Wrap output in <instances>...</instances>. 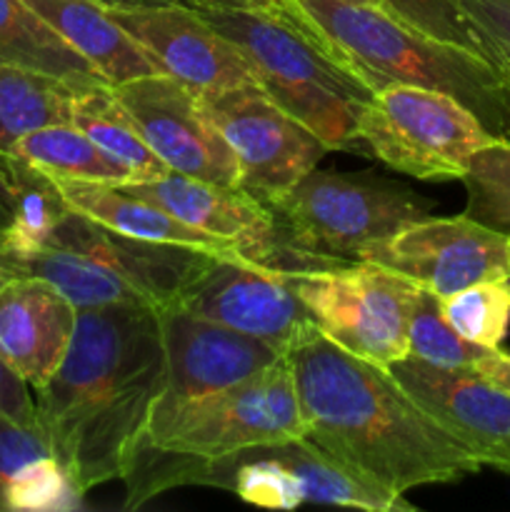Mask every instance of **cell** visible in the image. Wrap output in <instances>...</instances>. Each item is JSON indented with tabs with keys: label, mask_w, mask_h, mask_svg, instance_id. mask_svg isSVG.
Wrapping results in <instances>:
<instances>
[{
	"label": "cell",
	"mask_w": 510,
	"mask_h": 512,
	"mask_svg": "<svg viewBox=\"0 0 510 512\" xmlns=\"http://www.w3.org/2000/svg\"><path fill=\"white\" fill-rule=\"evenodd\" d=\"M165 385L160 308H80L53 378L35 390L38 425L80 493L123 480Z\"/></svg>",
	"instance_id": "cell-1"
},
{
	"label": "cell",
	"mask_w": 510,
	"mask_h": 512,
	"mask_svg": "<svg viewBox=\"0 0 510 512\" xmlns=\"http://www.w3.org/2000/svg\"><path fill=\"white\" fill-rule=\"evenodd\" d=\"M288 358L308 423L305 438L355 473L405 495L483 468L388 368L338 348L315 325L290 345Z\"/></svg>",
	"instance_id": "cell-2"
},
{
	"label": "cell",
	"mask_w": 510,
	"mask_h": 512,
	"mask_svg": "<svg viewBox=\"0 0 510 512\" xmlns=\"http://www.w3.org/2000/svg\"><path fill=\"white\" fill-rule=\"evenodd\" d=\"M315 43L370 93L385 85L440 90L510 140V85L483 55L413 28L375 3L295 0Z\"/></svg>",
	"instance_id": "cell-3"
},
{
	"label": "cell",
	"mask_w": 510,
	"mask_h": 512,
	"mask_svg": "<svg viewBox=\"0 0 510 512\" xmlns=\"http://www.w3.org/2000/svg\"><path fill=\"white\" fill-rule=\"evenodd\" d=\"M228 253L158 243L103 228L68 205L43 248L20 260L23 275L53 283L75 308L173 305L215 258Z\"/></svg>",
	"instance_id": "cell-4"
},
{
	"label": "cell",
	"mask_w": 510,
	"mask_h": 512,
	"mask_svg": "<svg viewBox=\"0 0 510 512\" xmlns=\"http://www.w3.org/2000/svg\"><path fill=\"white\" fill-rule=\"evenodd\" d=\"M195 10L238 45L253 65L258 88L325 148L343 150L355 143L360 113L373 93L293 20L263 10Z\"/></svg>",
	"instance_id": "cell-5"
},
{
	"label": "cell",
	"mask_w": 510,
	"mask_h": 512,
	"mask_svg": "<svg viewBox=\"0 0 510 512\" xmlns=\"http://www.w3.org/2000/svg\"><path fill=\"white\" fill-rule=\"evenodd\" d=\"M305 435L308 423L285 353L278 363L230 388L150 415L138 450L180 460H218Z\"/></svg>",
	"instance_id": "cell-6"
},
{
	"label": "cell",
	"mask_w": 510,
	"mask_h": 512,
	"mask_svg": "<svg viewBox=\"0 0 510 512\" xmlns=\"http://www.w3.org/2000/svg\"><path fill=\"white\" fill-rule=\"evenodd\" d=\"M270 210L293 248L358 260L368 245L430 218L433 203L393 180L313 168Z\"/></svg>",
	"instance_id": "cell-7"
},
{
	"label": "cell",
	"mask_w": 510,
	"mask_h": 512,
	"mask_svg": "<svg viewBox=\"0 0 510 512\" xmlns=\"http://www.w3.org/2000/svg\"><path fill=\"white\" fill-rule=\"evenodd\" d=\"M493 140L453 95L400 83L370 95L355 130L373 158L418 180H460L473 153Z\"/></svg>",
	"instance_id": "cell-8"
},
{
	"label": "cell",
	"mask_w": 510,
	"mask_h": 512,
	"mask_svg": "<svg viewBox=\"0 0 510 512\" xmlns=\"http://www.w3.org/2000/svg\"><path fill=\"white\" fill-rule=\"evenodd\" d=\"M288 275L315 328L338 348L383 368L408 355L410 310L418 298V283L368 260Z\"/></svg>",
	"instance_id": "cell-9"
},
{
	"label": "cell",
	"mask_w": 510,
	"mask_h": 512,
	"mask_svg": "<svg viewBox=\"0 0 510 512\" xmlns=\"http://www.w3.org/2000/svg\"><path fill=\"white\" fill-rule=\"evenodd\" d=\"M198 98L238 160L240 190L268 208L330 153L258 85L198 90Z\"/></svg>",
	"instance_id": "cell-10"
},
{
	"label": "cell",
	"mask_w": 510,
	"mask_h": 512,
	"mask_svg": "<svg viewBox=\"0 0 510 512\" xmlns=\"http://www.w3.org/2000/svg\"><path fill=\"white\" fill-rule=\"evenodd\" d=\"M148 148L173 173L240 190L238 160L200 105L198 90L168 73L113 85Z\"/></svg>",
	"instance_id": "cell-11"
},
{
	"label": "cell",
	"mask_w": 510,
	"mask_h": 512,
	"mask_svg": "<svg viewBox=\"0 0 510 512\" xmlns=\"http://www.w3.org/2000/svg\"><path fill=\"white\" fill-rule=\"evenodd\" d=\"M358 260L395 270L443 298L488 280H510V238L468 215H430L368 245Z\"/></svg>",
	"instance_id": "cell-12"
},
{
	"label": "cell",
	"mask_w": 510,
	"mask_h": 512,
	"mask_svg": "<svg viewBox=\"0 0 510 512\" xmlns=\"http://www.w3.org/2000/svg\"><path fill=\"white\" fill-rule=\"evenodd\" d=\"M173 305L265 340L285 353L315 325L285 270L255 263L240 253L215 258Z\"/></svg>",
	"instance_id": "cell-13"
},
{
	"label": "cell",
	"mask_w": 510,
	"mask_h": 512,
	"mask_svg": "<svg viewBox=\"0 0 510 512\" xmlns=\"http://www.w3.org/2000/svg\"><path fill=\"white\" fill-rule=\"evenodd\" d=\"M165 343V385L153 413H168L190 400L230 388L270 368L285 350L198 318L178 305L160 308Z\"/></svg>",
	"instance_id": "cell-14"
},
{
	"label": "cell",
	"mask_w": 510,
	"mask_h": 512,
	"mask_svg": "<svg viewBox=\"0 0 510 512\" xmlns=\"http://www.w3.org/2000/svg\"><path fill=\"white\" fill-rule=\"evenodd\" d=\"M388 370L480 465L510 473V393L475 370L438 368L413 355Z\"/></svg>",
	"instance_id": "cell-15"
},
{
	"label": "cell",
	"mask_w": 510,
	"mask_h": 512,
	"mask_svg": "<svg viewBox=\"0 0 510 512\" xmlns=\"http://www.w3.org/2000/svg\"><path fill=\"white\" fill-rule=\"evenodd\" d=\"M115 23L133 35L160 68L195 90L258 85L238 45L213 28L193 5H108Z\"/></svg>",
	"instance_id": "cell-16"
},
{
	"label": "cell",
	"mask_w": 510,
	"mask_h": 512,
	"mask_svg": "<svg viewBox=\"0 0 510 512\" xmlns=\"http://www.w3.org/2000/svg\"><path fill=\"white\" fill-rule=\"evenodd\" d=\"M78 308L35 275H18L0 290V358L33 390L43 388L63 363Z\"/></svg>",
	"instance_id": "cell-17"
},
{
	"label": "cell",
	"mask_w": 510,
	"mask_h": 512,
	"mask_svg": "<svg viewBox=\"0 0 510 512\" xmlns=\"http://www.w3.org/2000/svg\"><path fill=\"white\" fill-rule=\"evenodd\" d=\"M83 493L40 425L0 413V512L78 510Z\"/></svg>",
	"instance_id": "cell-18"
},
{
	"label": "cell",
	"mask_w": 510,
	"mask_h": 512,
	"mask_svg": "<svg viewBox=\"0 0 510 512\" xmlns=\"http://www.w3.org/2000/svg\"><path fill=\"white\" fill-rule=\"evenodd\" d=\"M110 85L165 73L158 60L125 33L103 0H23Z\"/></svg>",
	"instance_id": "cell-19"
},
{
	"label": "cell",
	"mask_w": 510,
	"mask_h": 512,
	"mask_svg": "<svg viewBox=\"0 0 510 512\" xmlns=\"http://www.w3.org/2000/svg\"><path fill=\"white\" fill-rule=\"evenodd\" d=\"M53 180L70 208L88 215L90 220L120 235H130V238L140 240H158V243L193 245V248L215 250V253H240L238 245L215 238V235L200 233V230L180 223L178 218L168 215L165 210L125 193L123 188L113 183H93V180L70 178Z\"/></svg>",
	"instance_id": "cell-20"
},
{
	"label": "cell",
	"mask_w": 510,
	"mask_h": 512,
	"mask_svg": "<svg viewBox=\"0 0 510 512\" xmlns=\"http://www.w3.org/2000/svg\"><path fill=\"white\" fill-rule=\"evenodd\" d=\"M0 63L53 75L75 88L105 83L98 70L23 0H0Z\"/></svg>",
	"instance_id": "cell-21"
},
{
	"label": "cell",
	"mask_w": 510,
	"mask_h": 512,
	"mask_svg": "<svg viewBox=\"0 0 510 512\" xmlns=\"http://www.w3.org/2000/svg\"><path fill=\"white\" fill-rule=\"evenodd\" d=\"M70 123L83 130L115 163L123 165L130 180H150L170 173L168 165L148 148L130 115L118 103L110 83L75 90Z\"/></svg>",
	"instance_id": "cell-22"
},
{
	"label": "cell",
	"mask_w": 510,
	"mask_h": 512,
	"mask_svg": "<svg viewBox=\"0 0 510 512\" xmlns=\"http://www.w3.org/2000/svg\"><path fill=\"white\" fill-rule=\"evenodd\" d=\"M75 85L53 75L0 63V153L30 130L55 123H70Z\"/></svg>",
	"instance_id": "cell-23"
},
{
	"label": "cell",
	"mask_w": 510,
	"mask_h": 512,
	"mask_svg": "<svg viewBox=\"0 0 510 512\" xmlns=\"http://www.w3.org/2000/svg\"><path fill=\"white\" fill-rule=\"evenodd\" d=\"M8 155L50 178L93 180V183H130L123 165L105 155L88 135L73 123H55L30 130L13 145Z\"/></svg>",
	"instance_id": "cell-24"
},
{
	"label": "cell",
	"mask_w": 510,
	"mask_h": 512,
	"mask_svg": "<svg viewBox=\"0 0 510 512\" xmlns=\"http://www.w3.org/2000/svg\"><path fill=\"white\" fill-rule=\"evenodd\" d=\"M8 160L15 183V213L8 228L0 230V235L5 245L18 255V260H23L43 248L50 230L68 213V203L50 175L30 168L13 155H8Z\"/></svg>",
	"instance_id": "cell-25"
},
{
	"label": "cell",
	"mask_w": 510,
	"mask_h": 512,
	"mask_svg": "<svg viewBox=\"0 0 510 512\" xmlns=\"http://www.w3.org/2000/svg\"><path fill=\"white\" fill-rule=\"evenodd\" d=\"M460 183L468 193L463 215L510 238V140L495 138L473 153Z\"/></svg>",
	"instance_id": "cell-26"
},
{
	"label": "cell",
	"mask_w": 510,
	"mask_h": 512,
	"mask_svg": "<svg viewBox=\"0 0 510 512\" xmlns=\"http://www.w3.org/2000/svg\"><path fill=\"white\" fill-rule=\"evenodd\" d=\"M455 333L483 348H500L510 330V280H488L440 298Z\"/></svg>",
	"instance_id": "cell-27"
},
{
	"label": "cell",
	"mask_w": 510,
	"mask_h": 512,
	"mask_svg": "<svg viewBox=\"0 0 510 512\" xmlns=\"http://www.w3.org/2000/svg\"><path fill=\"white\" fill-rule=\"evenodd\" d=\"M490 348L475 345L455 333L440 310V298L430 290L420 288L410 310L408 325V355L425 360L438 368H468L473 370Z\"/></svg>",
	"instance_id": "cell-28"
},
{
	"label": "cell",
	"mask_w": 510,
	"mask_h": 512,
	"mask_svg": "<svg viewBox=\"0 0 510 512\" xmlns=\"http://www.w3.org/2000/svg\"><path fill=\"white\" fill-rule=\"evenodd\" d=\"M373 3L433 38L468 48L485 58L478 33L460 10L458 0H373Z\"/></svg>",
	"instance_id": "cell-29"
},
{
	"label": "cell",
	"mask_w": 510,
	"mask_h": 512,
	"mask_svg": "<svg viewBox=\"0 0 510 512\" xmlns=\"http://www.w3.org/2000/svg\"><path fill=\"white\" fill-rule=\"evenodd\" d=\"M483 53L510 85V0H458Z\"/></svg>",
	"instance_id": "cell-30"
},
{
	"label": "cell",
	"mask_w": 510,
	"mask_h": 512,
	"mask_svg": "<svg viewBox=\"0 0 510 512\" xmlns=\"http://www.w3.org/2000/svg\"><path fill=\"white\" fill-rule=\"evenodd\" d=\"M30 385L0 358V413L20 420V423L38 425L35 398L30 395Z\"/></svg>",
	"instance_id": "cell-31"
},
{
	"label": "cell",
	"mask_w": 510,
	"mask_h": 512,
	"mask_svg": "<svg viewBox=\"0 0 510 512\" xmlns=\"http://www.w3.org/2000/svg\"><path fill=\"white\" fill-rule=\"evenodd\" d=\"M185 3L195 5V8L263 10V13H273V15H280V18L293 20L300 30H305V33H308V28H305V15H303V10L298 8V3H295V0H185Z\"/></svg>",
	"instance_id": "cell-32"
},
{
	"label": "cell",
	"mask_w": 510,
	"mask_h": 512,
	"mask_svg": "<svg viewBox=\"0 0 510 512\" xmlns=\"http://www.w3.org/2000/svg\"><path fill=\"white\" fill-rule=\"evenodd\" d=\"M475 373L483 375L485 380H490L493 385L503 388L505 393H510V353L495 348L475 365Z\"/></svg>",
	"instance_id": "cell-33"
},
{
	"label": "cell",
	"mask_w": 510,
	"mask_h": 512,
	"mask_svg": "<svg viewBox=\"0 0 510 512\" xmlns=\"http://www.w3.org/2000/svg\"><path fill=\"white\" fill-rule=\"evenodd\" d=\"M15 213V183L10 175L8 155L0 153V230H5Z\"/></svg>",
	"instance_id": "cell-34"
},
{
	"label": "cell",
	"mask_w": 510,
	"mask_h": 512,
	"mask_svg": "<svg viewBox=\"0 0 510 512\" xmlns=\"http://www.w3.org/2000/svg\"><path fill=\"white\" fill-rule=\"evenodd\" d=\"M18 275H23L18 255H15L8 245H5L3 235H0V290H3V285L8 283V280L18 278Z\"/></svg>",
	"instance_id": "cell-35"
},
{
	"label": "cell",
	"mask_w": 510,
	"mask_h": 512,
	"mask_svg": "<svg viewBox=\"0 0 510 512\" xmlns=\"http://www.w3.org/2000/svg\"><path fill=\"white\" fill-rule=\"evenodd\" d=\"M105 5H165V3H183L185 0H103Z\"/></svg>",
	"instance_id": "cell-36"
},
{
	"label": "cell",
	"mask_w": 510,
	"mask_h": 512,
	"mask_svg": "<svg viewBox=\"0 0 510 512\" xmlns=\"http://www.w3.org/2000/svg\"><path fill=\"white\" fill-rule=\"evenodd\" d=\"M355 3H373V0H355Z\"/></svg>",
	"instance_id": "cell-37"
}]
</instances>
